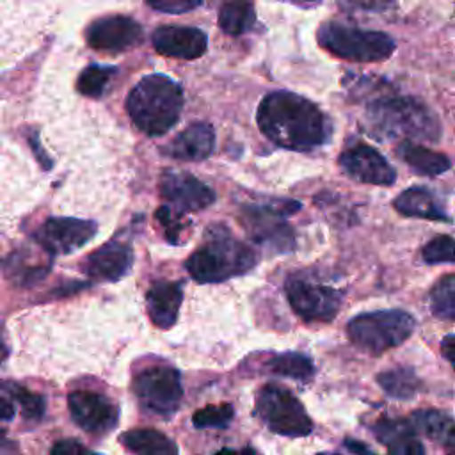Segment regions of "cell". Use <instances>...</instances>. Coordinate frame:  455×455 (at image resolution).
<instances>
[{
	"mask_svg": "<svg viewBox=\"0 0 455 455\" xmlns=\"http://www.w3.org/2000/svg\"><path fill=\"white\" fill-rule=\"evenodd\" d=\"M256 119L268 140L293 151L315 149L331 137L325 114L311 100L290 91L267 94L258 107Z\"/></svg>",
	"mask_w": 455,
	"mask_h": 455,
	"instance_id": "obj_1",
	"label": "cell"
},
{
	"mask_svg": "<svg viewBox=\"0 0 455 455\" xmlns=\"http://www.w3.org/2000/svg\"><path fill=\"white\" fill-rule=\"evenodd\" d=\"M364 126L375 139L437 140L441 124L435 114L419 100L400 94H380L364 108Z\"/></svg>",
	"mask_w": 455,
	"mask_h": 455,
	"instance_id": "obj_2",
	"label": "cell"
},
{
	"mask_svg": "<svg viewBox=\"0 0 455 455\" xmlns=\"http://www.w3.org/2000/svg\"><path fill=\"white\" fill-rule=\"evenodd\" d=\"M256 263L252 247L236 240L226 226H210L204 242L188 256L185 267L197 283H222L247 274Z\"/></svg>",
	"mask_w": 455,
	"mask_h": 455,
	"instance_id": "obj_3",
	"label": "cell"
},
{
	"mask_svg": "<svg viewBox=\"0 0 455 455\" xmlns=\"http://www.w3.org/2000/svg\"><path fill=\"white\" fill-rule=\"evenodd\" d=\"M183 108L181 87L165 75H148L137 82L126 98V110L133 124L146 135L169 132Z\"/></svg>",
	"mask_w": 455,
	"mask_h": 455,
	"instance_id": "obj_4",
	"label": "cell"
},
{
	"mask_svg": "<svg viewBox=\"0 0 455 455\" xmlns=\"http://www.w3.org/2000/svg\"><path fill=\"white\" fill-rule=\"evenodd\" d=\"M414 327L416 322L407 311L382 309L354 316L347 323V336L357 348L379 355L402 345Z\"/></svg>",
	"mask_w": 455,
	"mask_h": 455,
	"instance_id": "obj_5",
	"label": "cell"
},
{
	"mask_svg": "<svg viewBox=\"0 0 455 455\" xmlns=\"http://www.w3.org/2000/svg\"><path fill=\"white\" fill-rule=\"evenodd\" d=\"M316 37L325 52L355 62L386 60L395 52V41L387 34L357 28L339 21L322 23Z\"/></svg>",
	"mask_w": 455,
	"mask_h": 455,
	"instance_id": "obj_6",
	"label": "cell"
},
{
	"mask_svg": "<svg viewBox=\"0 0 455 455\" xmlns=\"http://www.w3.org/2000/svg\"><path fill=\"white\" fill-rule=\"evenodd\" d=\"M254 411L274 434L304 437L313 430V423L300 400L283 386L267 384L259 387Z\"/></svg>",
	"mask_w": 455,
	"mask_h": 455,
	"instance_id": "obj_7",
	"label": "cell"
},
{
	"mask_svg": "<svg viewBox=\"0 0 455 455\" xmlns=\"http://www.w3.org/2000/svg\"><path fill=\"white\" fill-rule=\"evenodd\" d=\"M299 206L300 204L295 201H284L277 206L243 204L240 222L252 242L265 245L272 252H290L295 247V235L284 220V215L299 210Z\"/></svg>",
	"mask_w": 455,
	"mask_h": 455,
	"instance_id": "obj_8",
	"label": "cell"
},
{
	"mask_svg": "<svg viewBox=\"0 0 455 455\" xmlns=\"http://www.w3.org/2000/svg\"><path fill=\"white\" fill-rule=\"evenodd\" d=\"M284 291L293 311L309 323L331 322L341 307V291L311 275L293 274L286 279Z\"/></svg>",
	"mask_w": 455,
	"mask_h": 455,
	"instance_id": "obj_9",
	"label": "cell"
},
{
	"mask_svg": "<svg viewBox=\"0 0 455 455\" xmlns=\"http://www.w3.org/2000/svg\"><path fill=\"white\" fill-rule=\"evenodd\" d=\"M133 393L146 411L171 416L183 396L180 371L172 366H149L135 375Z\"/></svg>",
	"mask_w": 455,
	"mask_h": 455,
	"instance_id": "obj_10",
	"label": "cell"
},
{
	"mask_svg": "<svg viewBox=\"0 0 455 455\" xmlns=\"http://www.w3.org/2000/svg\"><path fill=\"white\" fill-rule=\"evenodd\" d=\"M338 164L347 176L361 183L387 187L396 180L395 167L375 148L364 142L347 146L341 151Z\"/></svg>",
	"mask_w": 455,
	"mask_h": 455,
	"instance_id": "obj_11",
	"label": "cell"
},
{
	"mask_svg": "<svg viewBox=\"0 0 455 455\" xmlns=\"http://www.w3.org/2000/svg\"><path fill=\"white\" fill-rule=\"evenodd\" d=\"M96 235V224L92 220L52 217L34 235L36 242L50 256L68 254L82 247Z\"/></svg>",
	"mask_w": 455,
	"mask_h": 455,
	"instance_id": "obj_12",
	"label": "cell"
},
{
	"mask_svg": "<svg viewBox=\"0 0 455 455\" xmlns=\"http://www.w3.org/2000/svg\"><path fill=\"white\" fill-rule=\"evenodd\" d=\"M160 194L174 212H197L215 201V192L196 176L181 171H165L160 180Z\"/></svg>",
	"mask_w": 455,
	"mask_h": 455,
	"instance_id": "obj_13",
	"label": "cell"
},
{
	"mask_svg": "<svg viewBox=\"0 0 455 455\" xmlns=\"http://www.w3.org/2000/svg\"><path fill=\"white\" fill-rule=\"evenodd\" d=\"M73 421L94 435L108 434L117 425V407L103 395L94 391H73L68 396Z\"/></svg>",
	"mask_w": 455,
	"mask_h": 455,
	"instance_id": "obj_14",
	"label": "cell"
},
{
	"mask_svg": "<svg viewBox=\"0 0 455 455\" xmlns=\"http://www.w3.org/2000/svg\"><path fill=\"white\" fill-rule=\"evenodd\" d=\"M89 46L96 50L121 52L135 46L142 37V27L128 16L114 14L96 20L85 32Z\"/></svg>",
	"mask_w": 455,
	"mask_h": 455,
	"instance_id": "obj_15",
	"label": "cell"
},
{
	"mask_svg": "<svg viewBox=\"0 0 455 455\" xmlns=\"http://www.w3.org/2000/svg\"><path fill=\"white\" fill-rule=\"evenodd\" d=\"M151 39L158 53L187 60L201 57L208 46L206 34L196 27L162 25L153 32Z\"/></svg>",
	"mask_w": 455,
	"mask_h": 455,
	"instance_id": "obj_16",
	"label": "cell"
},
{
	"mask_svg": "<svg viewBox=\"0 0 455 455\" xmlns=\"http://www.w3.org/2000/svg\"><path fill=\"white\" fill-rule=\"evenodd\" d=\"M132 263H133V251L130 243L110 240L87 256L84 270L92 279L119 281L130 272Z\"/></svg>",
	"mask_w": 455,
	"mask_h": 455,
	"instance_id": "obj_17",
	"label": "cell"
},
{
	"mask_svg": "<svg viewBox=\"0 0 455 455\" xmlns=\"http://www.w3.org/2000/svg\"><path fill=\"white\" fill-rule=\"evenodd\" d=\"M213 148H215V132L212 124L192 123L164 148V153L176 160L199 162L208 158Z\"/></svg>",
	"mask_w": 455,
	"mask_h": 455,
	"instance_id": "obj_18",
	"label": "cell"
},
{
	"mask_svg": "<svg viewBox=\"0 0 455 455\" xmlns=\"http://www.w3.org/2000/svg\"><path fill=\"white\" fill-rule=\"evenodd\" d=\"M183 300V286L180 281H156L146 293V306L151 322L160 329H169L178 320Z\"/></svg>",
	"mask_w": 455,
	"mask_h": 455,
	"instance_id": "obj_19",
	"label": "cell"
},
{
	"mask_svg": "<svg viewBox=\"0 0 455 455\" xmlns=\"http://www.w3.org/2000/svg\"><path fill=\"white\" fill-rule=\"evenodd\" d=\"M373 432L389 455H425V448L409 419L384 418L377 421Z\"/></svg>",
	"mask_w": 455,
	"mask_h": 455,
	"instance_id": "obj_20",
	"label": "cell"
},
{
	"mask_svg": "<svg viewBox=\"0 0 455 455\" xmlns=\"http://www.w3.org/2000/svg\"><path fill=\"white\" fill-rule=\"evenodd\" d=\"M393 208L405 217H418L427 220H450L443 206L437 203L432 192L421 187H411L396 196Z\"/></svg>",
	"mask_w": 455,
	"mask_h": 455,
	"instance_id": "obj_21",
	"label": "cell"
},
{
	"mask_svg": "<svg viewBox=\"0 0 455 455\" xmlns=\"http://www.w3.org/2000/svg\"><path fill=\"white\" fill-rule=\"evenodd\" d=\"M396 155L416 172L423 176H439L451 167V162L446 155L432 151L425 146L403 140L396 146Z\"/></svg>",
	"mask_w": 455,
	"mask_h": 455,
	"instance_id": "obj_22",
	"label": "cell"
},
{
	"mask_svg": "<svg viewBox=\"0 0 455 455\" xmlns=\"http://www.w3.org/2000/svg\"><path fill=\"white\" fill-rule=\"evenodd\" d=\"M119 441L133 455H178L176 443L155 428L128 430Z\"/></svg>",
	"mask_w": 455,
	"mask_h": 455,
	"instance_id": "obj_23",
	"label": "cell"
},
{
	"mask_svg": "<svg viewBox=\"0 0 455 455\" xmlns=\"http://www.w3.org/2000/svg\"><path fill=\"white\" fill-rule=\"evenodd\" d=\"M409 421L416 432L441 443L443 446H448L451 441H455V421L446 412L435 409H423L412 412Z\"/></svg>",
	"mask_w": 455,
	"mask_h": 455,
	"instance_id": "obj_24",
	"label": "cell"
},
{
	"mask_svg": "<svg viewBox=\"0 0 455 455\" xmlns=\"http://www.w3.org/2000/svg\"><path fill=\"white\" fill-rule=\"evenodd\" d=\"M265 371L291 377L295 380H309L315 375V364L313 361L299 352H283L274 354L265 359L263 364Z\"/></svg>",
	"mask_w": 455,
	"mask_h": 455,
	"instance_id": "obj_25",
	"label": "cell"
},
{
	"mask_svg": "<svg viewBox=\"0 0 455 455\" xmlns=\"http://www.w3.org/2000/svg\"><path fill=\"white\" fill-rule=\"evenodd\" d=\"M377 382L386 391L387 396L396 400H409L419 389V379L411 368H405V366L391 368L379 373Z\"/></svg>",
	"mask_w": 455,
	"mask_h": 455,
	"instance_id": "obj_26",
	"label": "cell"
},
{
	"mask_svg": "<svg viewBox=\"0 0 455 455\" xmlns=\"http://www.w3.org/2000/svg\"><path fill=\"white\" fill-rule=\"evenodd\" d=\"M256 23L254 5L249 2H228L219 11V25L229 36H240Z\"/></svg>",
	"mask_w": 455,
	"mask_h": 455,
	"instance_id": "obj_27",
	"label": "cell"
},
{
	"mask_svg": "<svg viewBox=\"0 0 455 455\" xmlns=\"http://www.w3.org/2000/svg\"><path fill=\"white\" fill-rule=\"evenodd\" d=\"M432 315L441 320L455 322V274L441 277L430 290Z\"/></svg>",
	"mask_w": 455,
	"mask_h": 455,
	"instance_id": "obj_28",
	"label": "cell"
},
{
	"mask_svg": "<svg viewBox=\"0 0 455 455\" xmlns=\"http://www.w3.org/2000/svg\"><path fill=\"white\" fill-rule=\"evenodd\" d=\"M114 73H116V68L112 66H100V64L87 66L76 80V89L85 96L100 98L105 92L107 84L114 76Z\"/></svg>",
	"mask_w": 455,
	"mask_h": 455,
	"instance_id": "obj_29",
	"label": "cell"
},
{
	"mask_svg": "<svg viewBox=\"0 0 455 455\" xmlns=\"http://www.w3.org/2000/svg\"><path fill=\"white\" fill-rule=\"evenodd\" d=\"M12 398L21 405V412L25 419H39L44 414V398L20 384H2Z\"/></svg>",
	"mask_w": 455,
	"mask_h": 455,
	"instance_id": "obj_30",
	"label": "cell"
},
{
	"mask_svg": "<svg viewBox=\"0 0 455 455\" xmlns=\"http://www.w3.org/2000/svg\"><path fill=\"white\" fill-rule=\"evenodd\" d=\"M233 414H235V411L229 403L206 405L194 412L192 423L197 428H224L231 423Z\"/></svg>",
	"mask_w": 455,
	"mask_h": 455,
	"instance_id": "obj_31",
	"label": "cell"
},
{
	"mask_svg": "<svg viewBox=\"0 0 455 455\" xmlns=\"http://www.w3.org/2000/svg\"><path fill=\"white\" fill-rule=\"evenodd\" d=\"M421 258L427 263H453L455 265V238L437 235L421 249Z\"/></svg>",
	"mask_w": 455,
	"mask_h": 455,
	"instance_id": "obj_32",
	"label": "cell"
},
{
	"mask_svg": "<svg viewBox=\"0 0 455 455\" xmlns=\"http://www.w3.org/2000/svg\"><path fill=\"white\" fill-rule=\"evenodd\" d=\"M180 215L181 213L174 212L171 206H160L155 215L160 220V224L165 228V236L171 243H178L180 233L185 228V224L180 220Z\"/></svg>",
	"mask_w": 455,
	"mask_h": 455,
	"instance_id": "obj_33",
	"label": "cell"
},
{
	"mask_svg": "<svg viewBox=\"0 0 455 455\" xmlns=\"http://www.w3.org/2000/svg\"><path fill=\"white\" fill-rule=\"evenodd\" d=\"M50 455H100V453L89 450L87 446H84L75 439H60L52 446Z\"/></svg>",
	"mask_w": 455,
	"mask_h": 455,
	"instance_id": "obj_34",
	"label": "cell"
},
{
	"mask_svg": "<svg viewBox=\"0 0 455 455\" xmlns=\"http://www.w3.org/2000/svg\"><path fill=\"white\" fill-rule=\"evenodd\" d=\"M201 2H187V0H174V2H149V7L162 11V12H169V14H180L185 11H192L196 7H199Z\"/></svg>",
	"mask_w": 455,
	"mask_h": 455,
	"instance_id": "obj_35",
	"label": "cell"
},
{
	"mask_svg": "<svg viewBox=\"0 0 455 455\" xmlns=\"http://www.w3.org/2000/svg\"><path fill=\"white\" fill-rule=\"evenodd\" d=\"M345 448L348 450V455H375L366 444L355 441V439H345ZM318 455H345V453H338V451H323Z\"/></svg>",
	"mask_w": 455,
	"mask_h": 455,
	"instance_id": "obj_36",
	"label": "cell"
},
{
	"mask_svg": "<svg viewBox=\"0 0 455 455\" xmlns=\"http://www.w3.org/2000/svg\"><path fill=\"white\" fill-rule=\"evenodd\" d=\"M441 352L455 368V334H448L441 339Z\"/></svg>",
	"mask_w": 455,
	"mask_h": 455,
	"instance_id": "obj_37",
	"label": "cell"
},
{
	"mask_svg": "<svg viewBox=\"0 0 455 455\" xmlns=\"http://www.w3.org/2000/svg\"><path fill=\"white\" fill-rule=\"evenodd\" d=\"M14 418V407L12 403L0 395V421H9Z\"/></svg>",
	"mask_w": 455,
	"mask_h": 455,
	"instance_id": "obj_38",
	"label": "cell"
},
{
	"mask_svg": "<svg viewBox=\"0 0 455 455\" xmlns=\"http://www.w3.org/2000/svg\"><path fill=\"white\" fill-rule=\"evenodd\" d=\"M215 455H256V451L251 446H245L242 450H229V448H222L220 451H217Z\"/></svg>",
	"mask_w": 455,
	"mask_h": 455,
	"instance_id": "obj_39",
	"label": "cell"
},
{
	"mask_svg": "<svg viewBox=\"0 0 455 455\" xmlns=\"http://www.w3.org/2000/svg\"><path fill=\"white\" fill-rule=\"evenodd\" d=\"M7 354H9V350H7V347H5V343L0 339V363L7 357Z\"/></svg>",
	"mask_w": 455,
	"mask_h": 455,
	"instance_id": "obj_40",
	"label": "cell"
},
{
	"mask_svg": "<svg viewBox=\"0 0 455 455\" xmlns=\"http://www.w3.org/2000/svg\"><path fill=\"white\" fill-rule=\"evenodd\" d=\"M446 448V453L448 455H455V441H451L448 446H444Z\"/></svg>",
	"mask_w": 455,
	"mask_h": 455,
	"instance_id": "obj_41",
	"label": "cell"
}]
</instances>
